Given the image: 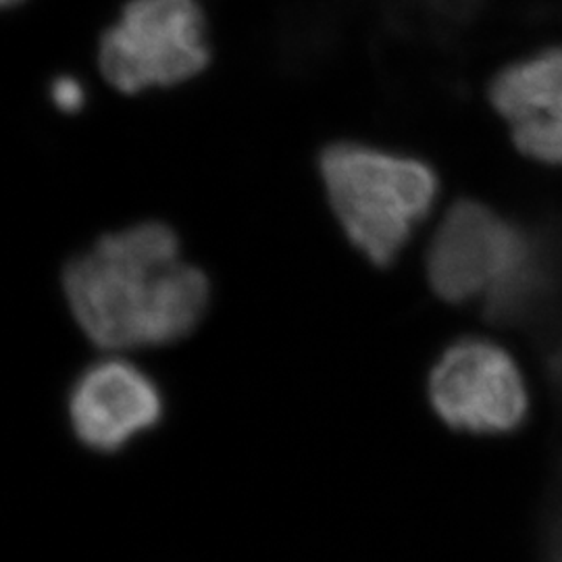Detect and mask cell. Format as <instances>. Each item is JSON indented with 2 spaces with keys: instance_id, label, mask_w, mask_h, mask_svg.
<instances>
[{
  "instance_id": "obj_4",
  "label": "cell",
  "mask_w": 562,
  "mask_h": 562,
  "mask_svg": "<svg viewBox=\"0 0 562 562\" xmlns=\"http://www.w3.org/2000/svg\"><path fill=\"white\" fill-rule=\"evenodd\" d=\"M429 402L450 429L506 434L527 415L521 371L494 341L464 338L443 350L429 373Z\"/></svg>"
},
{
  "instance_id": "obj_8",
  "label": "cell",
  "mask_w": 562,
  "mask_h": 562,
  "mask_svg": "<svg viewBox=\"0 0 562 562\" xmlns=\"http://www.w3.org/2000/svg\"><path fill=\"white\" fill-rule=\"evenodd\" d=\"M50 101L65 115L80 113L86 106V88L74 76H59L50 83Z\"/></svg>"
},
{
  "instance_id": "obj_1",
  "label": "cell",
  "mask_w": 562,
  "mask_h": 562,
  "mask_svg": "<svg viewBox=\"0 0 562 562\" xmlns=\"http://www.w3.org/2000/svg\"><path fill=\"white\" fill-rule=\"evenodd\" d=\"M63 292L86 338L115 355L188 338L211 304L206 273L161 222L99 238L67 262Z\"/></svg>"
},
{
  "instance_id": "obj_2",
  "label": "cell",
  "mask_w": 562,
  "mask_h": 562,
  "mask_svg": "<svg viewBox=\"0 0 562 562\" xmlns=\"http://www.w3.org/2000/svg\"><path fill=\"white\" fill-rule=\"evenodd\" d=\"M319 176L346 238L380 269L401 257L440 190L427 162L362 142L323 148Z\"/></svg>"
},
{
  "instance_id": "obj_3",
  "label": "cell",
  "mask_w": 562,
  "mask_h": 562,
  "mask_svg": "<svg viewBox=\"0 0 562 562\" xmlns=\"http://www.w3.org/2000/svg\"><path fill=\"white\" fill-rule=\"evenodd\" d=\"M209 63L206 20L196 0H130L99 42L104 80L130 97L194 80Z\"/></svg>"
},
{
  "instance_id": "obj_5",
  "label": "cell",
  "mask_w": 562,
  "mask_h": 562,
  "mask_svg": "<svg viewBox=\"0 0 562 562\" xmlns=\"http://www.w3.org/2000/svg\"><path fill=\"white\" fill-rule=\"evenodd\" d=\"M531 236L533 232L504 220L487 204L454 202L427 248L431 290L452 304L485 301L521 259Z\"/></svg>"
},
{
  "instance_id": "obj_9",
  "label": "cell",
  "mask_w": 562,
  "mask_h": 562,
  "mask_svg": "<svg viewBox=\"0 0 562 562\" xmlns=\"http://www.w3.org/2000/svg\"><path fill=\"white\" fill-rule=\"evenodd\" d=\"M548 562H562V480L552 496V504H550Z\"/></svg>"
},
{
  "instance_id": "obj_6",
  "label": "cell",
  "mask_w": 562,
  "mask_h": 562,
  "mask_svg": "<svg viewBox=\"0 0 562 562\" xmlns=\"http://www.w3.org/2000/svg\"><path fill=\"white\" fill-rule=\"evenodd\" d=\"M162 417L165 396L159 383L120 357L86 367L67 396L71 434L94 454H117L159 427Z\"/></svg>"
},
{
  "instance_id": "obj_10",
  "label": "cell",
  "mask_w": 562,
  "mask_h": 562,
  "mask_svg": "<svg viewBox=\"0 0 562 562\" xmlns=\"http://www.w3.org/2000/svg\"><path fill=\"white\" fill-rule=\"evenodd\" d=\"M20 2H23V0H2L4 7H13V4H20Z\"/></svg>"
},
{
  "instance_id": "obj_7",
  "label": "cell",
  "mask_w": 562,
  "mask_h": 562,
  "mask_svg": "<svg viewBox=\"0 0 562 562\" xmlns=\"http://www.w3.org/2000/svg\"><path fill=\"white\" fill-rule=\"evenodd\" d=\"M490 99L522 155L562 165V48L506 67Z\"/></svg>"
}]
</instances>
